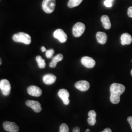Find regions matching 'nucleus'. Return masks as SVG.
I'll list each match as a JSON object with an SVG mask.
<instances>
[{"label": "nucleus", "instance_id": "obj_1", "mask_svg": "<svg viewBox=\"0 0 132 132\" xmlns=\"http://www.w3.org/2000/svg\"><path fill=\"white\" fill-rule=\"evenodd\" d=\"M110 101L114 104L119 103L120 100V95L122 94L125 90V87L121 84L114 83H113L110 88Z\"/></svg>", "mask_w": 132, "mask_h": 132}, {"label": "nucleus", "instance_id": "obj_2", "mask_svg": "<svg viewBox=\"0 0 132 132\" xmlns=\"http://www.w3.org/2000/svg\"><path fill=\"white\" fill-rule=\"evenodd\" d=\"M13 41L16 42L23 43L26 45H29L31 42V38L30 36L24 32H19L15 34L13 36Z\"/></svg>", "mask_w": 132, "mask_h": 132}, {"label": "nucleus", "instance_id": "obj_3", "mask_svg": "<svg viewBox=\"0 0 132 132\" xmlns=\"http://www.w3.org/2000/svg\"><path fill=\"white\" fill-rule=\"evenodd\" d=\"M56 0H43L42 6L43 10L47 13H52L55 10Z\"/></svg>", "mask_w": 132, "mask_h": 132}, {"label": "nucleus", "instance_id": "obj_4", "mask_svg": "<svg viewBox=\"0 0 132 132\" xmlns=\"http://www.w3.org/2000/svg\"><path fill=\"white\" fill-rule=\"evenodd\" d=\"M85 30V24L82 23L78 22L75 24L72 28L73 35L76 37H79L84 32Z\"/></svg>", "mask_w": 132, "mask_h": 132}, {"label": "nucleus", "instance_id": "obj_5", "mask_svg": "<svg viewBox=\"0 0 132 132\" xmlns=\"http://www.w3.org/2000/svg\"><path fill=\"white\" fill-rule=\"evenodd\" d=\"M0 90L3 95H9L10 92L11 86L9 81L6 79H3L0 81Z\"/></svg>", "mask_w": 132, "mask_h": 132}, {"label": "nucleus", "instance_id": "obj_6", "mask_svg": "<svg viewBox=\"0 0 132 132\" xmlns=\"http://www.w3.org/2000/svg\"><path fill=\"white\" fill-rule=\"evenodd\" d=\"M53 36L61 43L66 42L68 37L66 33L61 29H57L53 33Z\"/></svg>", "mask_w": 132, "mask_h": 132}, {"label": "nucleus", "instance_id": "obj_7", "mask_svg": "<svg viewBox=\"0 0 132 132\" xmlns=\"http://www.w3.org/2000/svg\"><path fill=\"white\" fill-rule=\"evenodd\" d=\"M75 86L77 90L82 92H85L89 89L90 84L89 82L87 81L81 80L76 82Z\"/></svg>", "mask_w": 132, "mask_h": 132}, {"label": "nucleus", "instance_id": "obj_8", "mask_svg": "<svg viewBox=\"0 0 132 132\" xmlns=\"http://www.w3.org/2000/svg\"><path fill=\"white\" fill-rule=\"evenodd\" d=\"M26 104L27 106L32 109L36 113H40L42 110L41 104L37 101L28 100L26 101Z\"/></svg>", "mask_w": 132, "mask_h": 132}, {"label": "nucleus", "instance_id": "obj_9", "mask_svg": "<svg viewBox=\"0 0 132 132\" xmlns=\"http://www.w3.org/2000/svg\"><path fill=\"white\" fill-rule=\"evenodd\" d=\"M5 130L9 132H18L19 128L16 123L9 121H5L3 124Z\"/></svg>", "mask_w": 132, "mask_h": 132}, {"label": "nucleus", "instance_id": "obj_10", "mask_svg": "<svg viewBox=\"0 0 132 132\" xmlns=\"http://www.w3.org/2000/svg\"><path fill=\"white\" fill-rule=\"evenodd\" d=\"M58 94L59 97L63 100L64 104L66 105H69L70 102V99H69L70 94L67 90L61 89L59 90Z\"/></svg>", "mask_w": 132, "mask_h": 132}, {"label": "nucleus", "instance_id": "obj_11", "mask_svg": "<svg viewBox=\"0 0 132 132\" xmlns=\"http://www.w3.org/2000/svg\"><path fill=\"white\" fill-rule=\"evenodd\" d=\"M27 90L28 94L35 97L41 96L42 93L41 89L36 86H31L29 87Z\"/></svg>", "mask_w": 132, "mask_h": 132}, {"label": "nucleus", "instance_id": "obj_12", "mask_svg": "<svg viewBox=\"0 0 132 132\" xmlns=\"http://www.w3.org/2000/svg\"><path fill=\"white\" fill-rule=\"evenodd\" d=\"M81 63L88 68H93L95 65V61L94 59L90 57H83L81 59Z\"/></svg>", "mask_w": 132, "mask_h": 132}, {"label": "nucleus", "instance_id": "obj_13", "mask_svg": "<svg viewBox=\"0 0 132 132\" xmlns=\"http://www.w3.org/2000/svg\"><path fill=\"white\" fill-rule=\"evenodd\" d=\"M56 80V77L52 74L46 75L43 77L44 83L47 85H51L54 83Z\"/></svg>", "mask_w": 132, "mask_h": 132}, {"label": "nucleus", "instance_id": "obj_14", "mask_svg": "<svg viewBox=\"0 0 132 132\" xmlns=\"http://www.w3.org/2000/svg\"><path fill=\"white\" fill-rule=\"evenodd\" d=\"M132 42V36L128 33H123L121 36V43L122 45H129Z\"/></svg>", "mask_w": 132, "mask_h": 132}, {"label": "nucleus", "instance_id": "obj_15", "mask_svg": "<svg viewBox=\"0 0 132 132\" xmlns=\"http://www.w3.org/2000/svg\"><path fill=\"white\" fill-rule=\"evenodd\" d=\"M96 38L97 39V42L100 44L104 45L107 40V35L104 32H98L96 33Z\"/></svg>", "mask_w": 132, "mask_h": 132}, {"label": "nucleus", "instance_id": "obj_16", "mask_svg": "<svg viewBox=\"0 0 132 132\" xmlns=\"http://www.w3.org/2000/svg\"><path fill=\"white\" fill-rule=\"evenodd\" d=\"M89 118H88V122L91 126H93L96 122V113L94 110H91L88 113Z\"/></svg>", "mask_w": 132, "mask_h": 132}, {"label": "nucleus", "instance_id": "obj_17", "mask_svg": "<svg viewBox=\"0 0 132 132\" xmlns=\"http://www.w3.org/2000/svg\"><path fill=\"white\" fill-rule=\"evenodd\" d=\"M64 58L63 55L62 54H58L56 56L52 58V61L50 64V66L51 68H54L56 67L57 64V63L62 61Z\"/></svg>", "mask_w": 132, "mask_h": 132}, {"label": "nucleus", "instance_id": "obj_18", "mask_svg": "<svg viewBox=\"0 0 132 132\" xmlns=\"http://www.w3.org/2000/svg\"><path fill=\"white\" fill-rule=\"evenodd\" d=\"M101 21L104 28L109 29L111 28V23L110 19L107 15H103L101 18Z\"/></svg>", "mask_w": 132, "mask_h": 132}, {"label": "nucleus", "instance_id": "obj_19", "mask_svg": "<svg viewBox=\"0 0 132 132\" xmlns=\"http://www.w3.org/2000/svg\"><path fill=\"white\" fill-rule=\"evenodd\" d=\"M83 0H69L68 6L69 8H73L80 5Z\"/></svg>", "mask_w": 132, "mask_h": 132}, {"label": "nucleus", "instance_id": "obj_20", "mask_svg": "<svg viewBox=\"0 0 132 132\" xmlns=\"http://www.w3.org/2000/svg\"><path fill=\"white\" fill-rule=\"evenodd\" d=\"M36 60L38 64V67L41 69H44L46 67V63L45 60L42 59L41 56H37L36 57Z\"/></svg>", "mask_w": 132, "mask_h": 132}, {"label": "nucleus", "instance_id": "obj_21", "mask_svg": "<svg viewBox=\"0 0 132 132\" xmlns=\"http://www.w3.org/2000/svg\"><path fill=\"white\" fill-rule=\"evenodd\" d=\"M69 128L68 127V126L65 123L62 124L60 126L59 132H69Z\"/></svg>", "mask_w": 132, "mask_h": 132}, {"label": "nucleus", "instance_id": "obj_22", "mask_svg": "<svg viewBox=\"0 0 132 132\" xmlns=\"http://www.w3.org/2000/svg\"><path fill=\"white\" fill-rule=\"evenodd\" d=\"M54 53V51L53 49H50L48 50H46V56L47 58H51L52 57Z\"/></svg>", "mask_w": 132, "mask_h": 132}, {"label": "nucleus", "instance_id": "obj_23", "mask_svg": "<svg viewBox=\"0 0 132 132\" xmlns=\"http://www.w3.org/2000/svg\"><path fill=\"white\" fill-rule=\"evenodd\" d=\"M104 5L107 7H111L112 6V2L109 0H105L104 2Z\"/></svg>", "mask_w": 132, "mask_h": 132}, {"label": "nucleus", "instance_id": "obj_24", "mask_svg": "<svg viewBox=\"0 0 132 132\" xmlns=\"http://www.w3.org/2000/svg\"><path fill=\"white\" fill-rule=\"evenodd\" d=\"M128 15L129 17L132 18V6L130 7L128 10L127 12Z\"/></svg>", "mask_w": 132, "mask_h": 132}, {"label": "nucleus", "instance_id": "obj_25", "mask_svg": "<svg viewBox=\"0 0 132 132\" xmlns=\"http://www.w3.org/2000/svg\"><path fill=\"white\" fill-rule=\"evenodd\" d=\"M127 121L128 123L130 124L131 127L132 128V116H130L127 118Z\"/></svg>", "mask_w": 132, "mask_h": 132}, {"label": "nucleus", "instance_id": "obj_26", "mask_svg": "<svg viewBox=\"0 0 132 132\" xmlns=\"http://www.w3.org/2000/svg\"><path fill=\"white\" fill-rule=\"evenodd\" d=\"M72 132H80V128L78 127H76L74 128Z\"/></svg>", "mask_w": 132, "mask_h": 132}, {"label": "nucleus", "instance_id": "obj_27", "mask_svg": "<svg viewBox=\"0 0 132 132\" xmlns=\"http://www.w3.org/2000/svg\"><path fill=\"white\" fill-rule=\"evenodd\" d=\"M112 132V131L111 129H110L109 128H106V129H104L103 131H102V132Z\"/></svg>", "mask_w": 132, "mask_h": 132}, {"label": "nucleus", "instance_id": "obj_28", "mask_svg": "<svg viewBox=\"0 0 132 132\" xmlns=\"http://www.w3.org/2000/svg\"><path fill=\"white\" fill-rule=\"evenodd\" d=\"M41 51H42V52H44L46 51V49L45 47L43 46V47H41Z\"/></svg>", "mask_w": 132, "mask_h": 132}, {"label": "nucleus", "instance_id": "obj_29", "mask_svg": "<svg viewBox=\"0 0 132 132\" xmlns=\"http://www.w3.org/2000/svg\"><path fill=\"white\" fill-rule=\"evenodd\" d=\"M1 64H2V60H1V59L0 58V65H1Z\"/></svg>", "mask_w": 132, "mask_h": 132}, {"label": "nucleus", "instance_id": "obj_30", "mask_svg": "<svg viewBox=\"0 0 132 132\" xmlns=\"http://www.w3.org/2000/svg\"><path fill=\"white\" fill-rule=\"evenodd\" d=\"M109 1H111V2H112L113 1V0H109Z\"/></svg>", "mask_w": 132, "mask_h": 132}, {"label": "nucleus", "instance_id": "obj_31", "mask_svg": "<svg viewBox=\"0 0 132 132\" xmlns=\"http://www.w3.org/2000/svg\"><path fill=\"white\" fill-rule=\"evenodd\" d=\"M131 75H132V70H131Z\"/></svg>", "mask_w": 132, "mask_h": 132}, {"label": "nucleus", "instance_id": "obj_32", "mask_svg": "<svg viewBox=\"0 0 132 132\" xmlns=\"http://www.w3.org/2000/svg\"></svg>", "mask_w": 132, "mask_h": 132}]
</instances>
